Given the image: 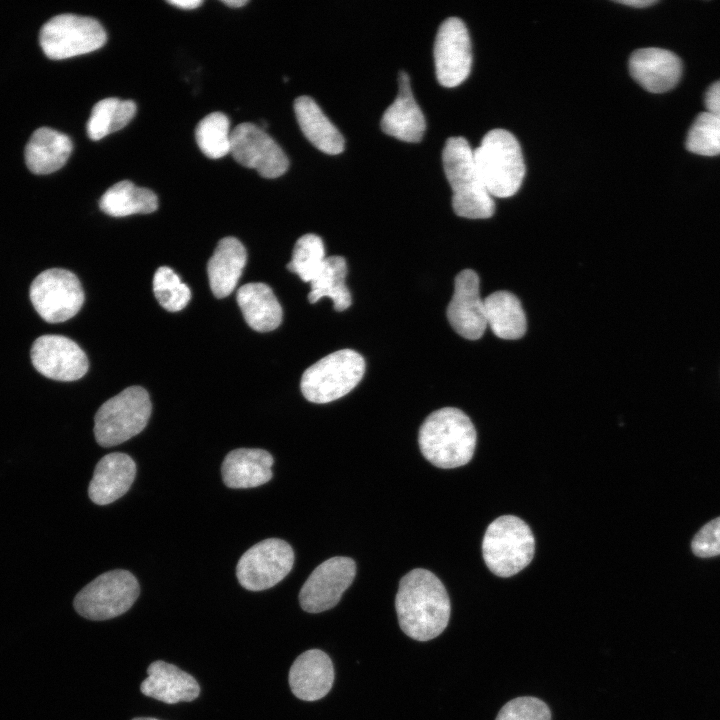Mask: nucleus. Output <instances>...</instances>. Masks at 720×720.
<instances>
[{
  "label": "nucleus",
  "mask_w": 720,
  "mask_h": 720,
  "mask_svg": "<svg viewBox=\"0 0 720 720\" xmlns=\"http://www.w3.org/2000/svg\"><path fill=\"white\" fill-rule=\"evenodd\" d=\"M222 3L226 4L229 7L233 8H239L248 3L247 0H222Z\"/></svg>",
  "instance_id": "obj_40"
},
{
  "label": "nucleus",
  "mask_w": 720,
  "mask_h": 720,
  "mask_svg": "<svg viewBox=\"0 0 720 720\" xmlns=\"http://www.w3.org/2000/svg\"><path fill=\"white\" fill-rule=\"evenodd\" d=\"M140 587L135 576L123 569L105 572L88 583L74 599L78 614L89 620H107L129 610Z\"/></svg>",
  "instance_id": "obj_8"
},
{
  "label": "nucleus",
  "mask_w": 720,
  "mask_h": 720,
  "mask_svg": "<svg viewBox=\"0 0 720 720\" xmlns=\"http://www.w3.org/2000/svg\"><path fill=\"white\" fill-rule=\"evenodd\" d=\"M107 35L94 18L76 14H60L46 22L40 31V45L45 55L62 60L101 48Z\"/></svg>",
  "instance_id": "obj_9"
},
{
  "label": "nucleus",
  "mask_w": 720,
  "mask_h": 720,
  "mask_svg": "<svg viewBox=\"0 0 720 720\" xmlns=\"http://www.w3.org/2000/svg\"><path fill=\"white\" fill-rule=\"evenodd\" d=\"M72 149L67 135L48 127L39 128L26 145V165L34 174L53 173L64 166Z\"/></svg>",
  "instance_id": "obj_24"
},
{
  "label": "nucleus",
  "mask_w": 720,
  "mask_h": 720,
  "mask_svg": "<svg viewBox=\"0 0 720 720\" xmlns=\"http://www.w3.org/2000/svg\"><path fill=\"white\" fill-rule=\"evenodd\" d=\"M272 455L263 449L238 448L224 458L221 474L224 484L233 489L253 488L267 483L273 476Z\"/></svg>",
  "instance_id": "obj_21"
},
{
  "label": "nucleus",
  "mask_w": 720,
  "mask_h": 720,
  "mask_svg": "<svg viewBox=\"0 0 720 720\" xmlns=\"http://www.w3.org/2000/svg\"><path fill=\"white\" fill-rule=\"evenodd\" d=\"M148 392L130 386L104 402L94 417V435L102 447L119 445L139 434L151 416Z\"/></svg>",
  "instance_id": "obj_6"
},
{
  "label": "nucleus",
  "mask_w": 720,
  "mask_h": 720,
  "mask_svg": "<svg viewBox=\"0 0 720 720\" xmlns=\"http://www.w3.org/2000/svg\"><path fill=\"white\" fill-rule=\"evenodd\" d=\"M477 442L470 418L455 407L440 408L427 416L418 433L423 456L434 466L451 469L467 464Z\"/></svg>",
  "instance_id": "obj_2"
},
{
  "label": "nucleus",
  "mask_w": 720,
  "mask_h": 720,
  "mask_svg": "<svg viewBox=\"0 0 720 720\" xmlns=\"http://www.w3.org/2000/svg\"><path fill=\"white\" fill-rule=\"evenodd\" d=\"M346 275L347 264L344 257L339 255L326 257L322 267L310 282L309 302L315 303L323 297H329L336 311L346 310L352 302L351 293L345 284Z\"/></svg>",
  "instance_id": "obj_29"
},
{
  "label": "nucleus",
  "mask_w": 720,
  "mask_h": 720,
  "mask_svg": "<svg viewBox=\"0 0 720 720\" xmlns=\"http://www.w3.org/2000/svg\"><path fill=\"white\" fill-rule=\"evenodd\" d=\"M686 148L702 156L720 154V118L705 111L694 120L687 134Z\"/></svg>",
  "instance_id": "obj_33"
},
{
  "label": "nucleus",
  "mask_w": 720,
  "mask_h": 720,
  "mask_svg": "<svg viewBox=\"0 0 720 720\" xmlns=\"http://www.w3.org/2000/svg\"><path fill=\"white\" fill-rule=\"evenodd\" d=\"M132 720H158V719H155V718H147V717H139V718H134V719H132Z\"/></svg>",
  "instance_id": "obj_41"
},
{
  "label": "nucleus",
  "mask_w": 720,
  "mask_h": 720,
  "mask_svg": "<svg viewBox=\"0 0 720 720\" xmlns=\"http://www.w3.org/2000/svg\"><path fill=\"white\" fill-rule=\"evenodd\" d=\"M322 239L312 233L301 236L295 243L287 268L304 282H311L325 261Z\"/></svg>",
  "instance_id": "obj_32"
},
{
  "label": "nucleus",
  "mask_w": 720,
  "mask_h": 720,
  "mask_svg": "<svg viewBox=\"0 0 720 720\" xmlns=\"http://www.w3.org/2000/svg\"><path fill=\"white\" fill-rule=\"evenodd\" d=\"M364 373L365 361L358 352L338 350L304 371L301 392L312 403H328L348 394L361 381Z\"/></svg>",
  "instance_id": "obj_7"
},
{
  "label": "nucleus",
  "mask_w": 720,
  "mask_h": 720,
  "mask_svg": "<svg viewBox=\"0 0 720 720\" xmlns=\"http://www.w3.org/2000/svg\"><path fill=\"white\" fill-rule=\"evenodd\" d=\"M535 538L528 524L514 515H503L487 527L482 555L489 570L510 577L523 570L534 557Z\"/></svg>",
  "instance_id": "obj_5"
},
{
  "label": "nucleus",
  "mask_w": 720,
  "mask_h": 720,
  "mask_svg": "<svg viewBox=\"0 0 720 720\" xmlns=\"http://www.w3.org/2000/svg\"><path fill=\"white\" fill-rule=\"evenodd\" d=\"M633 79L651 93L674 88L682 74V62L673 52L656 47L635 50L629 58Z\"/></svg>",
  "instance_id": "obj_17"
},
{
  "label": "nucleus",
  "mask_w": 720,
  "mask_h": 720,
  "mask_svg": "<svg viewBox=\"0 0 720 720\" xmlns=\"http://www.w3.org/2000/svg\"><path fill=\"white\" fill-rule=\"evenodd\" d=\"M31 360L43 376L57 381H75L88 371V358L73 340L62 335H42L31 348Z\"/></svg>",
  "instance_id": "obj_15"
},
{
  "label": "nucleus",
  "mask_w": 720,
  "mask_h": 720,
  "mask_svg": "<svg viewBox=\"0 0 720 720\" xmlns=\"http://www.w3.org/2000/svg\"><path fill=\"white\" fill-rule=\"evenodd\" d=\"M705 105L708 112L720 118V80L713 83L706 91Z\"/></svg>",
  "instance_id": "obj_37"
},
{
  "label": "nucleus",
  "mask_w": 720,
  "mask_h": 720,
  "mask_svg": "<svg viewBox=\"0 0 720 720\" xmlns=\"http://www.w3.org/2000/svg\"><path fill=\"white\" fill-rule=\"evenodd\" d=\"M691 548L696 556L702 558L720 555V517L712 519L697 532Z\"/></svg>",
  "instance_id": "obj_36"
},
{
  "label": "nucleus",
  "mask_w": 720,
  "mask_h": 720,
  "mask_svg": "<svg viewBox=\"0 0 720 720\" xmlns=\"http://www.w3.org/2000/svg\"><path fill=\"white\" fill-rule=\"evenodd\" d=\"M136 476V463L125 453L114 452L96 464L88 495L97 505L110 504L122 497Z\"/></svg>",
  "instance_id": "obj_20"
},
{
  "label": "nucleus",
  "mask_w": 720,
  "mask_h": 720,
  "mask_svg": "<svg viewBox=\"0 0 720 720\" xmlns=\"http://www.w3.org/2000/svg\"><path fill=\"white\" fill-rule=\"evenodd\" d=\"M479 289L477 273L471 269L462 270L455 278L454 293L447 307L450 325L468 340L481 338L487 328L484 299Z\"/></svg>",
  "instance_id": "obj_16"
},
{
  "label": "nucleus",
  "mask_w": 720,
  "mask_h": 720,
  "mask_svg": "<svg viewBox=\"0 0 720 720\" xmlns=\"http://www.w3.org/2000/svg\"><path fill=\"white\" fill-rule=\"evenodd\" d=\"M334 682V668L329 656L319 650H307L293 662L289 672L292 693L304 701L323 698Z\"/></svg>",
  "instance_id": "obj_18"
},
{
  "label": "nucleus",
  "mask_w": 720,
  "mask_h": 720,
  "mask_svg": "<svg viewBox=\"0 0 720 720\" xmlns=\"http://www.w3.org/2000/svg\"><path fill=\"white\" fill-rule=\"evenodd\" d=\"M148 677L141 684V692L159 701L174 704L192 701L200 693L197 681L173 664L158 660L147 669Z\"/></svg>",
  "instance_id": "obj_22"
},
{
  "label": "nucleus",
  "mask_w": 720,
  "mask_h": 720,
  "mask_svg": "<svg viewBox=\"0 0 720 720\" xmlns=\"http://www.w3.org/2000/svg\"><path fill=\"white\" fill-rule=\"evenodd\" d=\"M195 139L200 150L211 159H219L230 153L231 132L228 117L222 112H212L197 124Z\"/></svg>",
  "instance_id": "obj_31"
},
{
  "label": "nucleus",
  "mask_w": 720,
  "mask_h": 720,
  "mask_svg": "<svg viewBox=\"0 0 720 720\" xmlns=\"http://www.w3.org/2000/svg\"><path fill=\"white\" fill-rule=\"evenodd\" d=\"M84 291L71 271L52 268L41 272L30 286V300L40 317L49 323L75 316L84 303Z\"/></svg>",
  "instance_id": "obj_10"
},
{
  "label": "nucleus",
  "mask_w": 720,
  "mask_h": 720,
  "mask_svg": "<svg viewBox=\"0 0 720 720\" xmlns=\"http://www.w3.org/2000/svg\"><path fill=\"white\" fill-rule=\"evenodd\" d=\"M167 3L177 6L181 9H195L199 7L203 1L202 0H169Z\"/></svg>",
  "instance_id": "obj_38"
},
{
  "label": "nucleus",
  "mask_w": 720,
  "mask_h": 720,
  "mask_svg": "<svg viewBox=\"0 0 720 720\" xmlns=\"http://www.w3.org/2000/svg\"><path fill=\"white\" fill-rule=\"evenodd\" d=\"M230 153L241 165L255 169L264 178H277L289 166V160L265 129L250 122L231 131Z\"/></svg>",
  "instance_id": "obj_12"
},
{
  "label": "nucleus",
  "mask_w": 720,
  "mask_h": 720,
  "mask_svg": "<svg viewBox=\"0 0 720 720\" xmlns=\"http://www.w3.org/2000/svg\"><path fill=\"white\" fill-rule=\"evenodd\" d=\"M294 551L290 544L269 538L250 547L239 559L236 576L242 587L250 591L269 589L291 571Z\"/></svg>",
  "instance_id": "obj_11"
},
{
  "label": "nucleus",
  "mask_w": 720,
  "mask_h": 720,
  "mask_svg": "<svg viewBox=\"0 0 720 720\" xmlns=\"http://www.w3.org/2000/svg\"><path fill=\"white\" fill-rule=\"evenodd\" d=\"M442 162L453 191L454 212L468 219L492 217L495 203L481 179L468 141L460 136L447 139L442 152Z\"/></svg>",
  "instance_id": "obj_3"
},
{
  "label": "nucleus",
  "mask_w": 720,
  "mask_h": 720,
  "mask_svg": "<svg viewBox=\"0 0 720 720\" xmlns=\"http://www.w3.org/2000/svg\"><path fill=\"white\" fill-rule=\"evenodd\" d=\"M153 292L159 304L170 312L186 307L191 299L190 288L169 267H159L153 277Z\"/></svg>",
  "instance_id": "obj_34"
},
{
  "label": "nucleus",
  "mask_w": 720,
  "mask_h": 720,
  "mask_svg": "<svg viewBox=\"0 0 720 720\" xmlns=\"http://www.w3.org/2000/svg\"><path fill=\"white\" fill-rule=\"evenodd\" d=\"M395 608L400 628L417 641L439 636L450 617L445 586L435 574L422 568L413 569L401 578Z\"/></svg>",
  "instance_id": "obj_1"
},
{
  "label": "nucleus",
  "mask_w": 720,
  "mask_h": 720,
  "mask_svg": "<svg viewBox=\"0 0 720 720\" xmlns=\"http://www.w3.org/2000/svg\"><path fill=\"white\" fill-rule=\"evenodd\" d=\"M473 155L491 196L507 198L517 193L525 176V163L520 144L512 133L500 128L489 131Z\"/></svg>",
  "instance_id": "obj_4"
},
{
  "label": "nucleus",
  "mask_w": 720,
  "mask_h": 720,
  "mask_svg": "<svg viewBox=\"0 0 720 720\" xmlns=\"http://www.w3.org/2000/svg\"><path fill=\"white\" fill-rule=\"evenodd\" d=\"M236 299L246 323L253 330L269 332L281 324V305L267 284L247 283L238 289Z\"/></svg>",
  "instance_id": "obj_25"
},
{
  "label": "nucleus",
  "mask_w": 720,
  "mask_h": 720,
  "mask_svg": "<svg viewBox=\"0 0 720 720\" xmlns=\"http://www.w3.org/2000/svg\"><path fill=\"white\" fill-rule=\"evenodd\" d=\"M247 261L243 244L235 237L221 239L207 264V274L212 293L224 298L236 287Z\"/></svg>",
  "instance_id": "obj_23"
},
{
  "label": "nucleus",
  "mask_w": 720,
  "mask_h": 720,
  "mask_svg": "<svg viewBox=\"0 0 720 720\" xmlns=\"http://www.w3.org/2000/svg\"><path fill=\"white\" fill-rule=\"evenodd\" d=\"M294 111L303 134L317 149L330 155L343 151L342 134L311 97H298Z\"/></svg>",
  "instance_id": "obj_26"
},
{
  "label": "nucleus",
  "mask_w": 720,
  "mask_h": 720,
  "mask_svg": "<svg viewBox=\"0 0 720 720\" xmlns=\"http://www.w3.org/2000/svg\"><path fill=\"white\" fill-rule=\"evenodd\" d=\"M99 207L104 213L113 217L148 214L158 208V198L152 190L138 187L129 180H123L104 192Z\"/></svg>",
  "instance_id": "obj_28"
},
{
  "label": "nucleus",
  "mask_w": 720,
  "mask_h": 720,
  "mask_svg": "<svg viewBox=\"0 0 720 720\" xmlns=\"http://www.w3.org/2000/svg\"><path fill=\"white\" fill-rule=\"evenodd\" d=\"M136 110V104L131 100L114 97L100 100L93 106L88 119V136L97 141L124 128L135 116Z\"/></svg>",
  "instance_id": "obj_30"
},
{
  "label": "nucleus",
  "mask_w": 720,
  "mask_h": 720,
  "mask_svg": "<svg viewBox=\"0 0 720 720\" xmlns=\"http://www.w3.org/2000/svg\"><path fill=\"white\" fill-rule=\"evenodd\" d=\"M615 2L627 6H632L634 8H644L657 3V1L655 0H618Z\"/></svg>",
  "instance_id": "obj_39"
},
{
  "label": "nucleus",
  "mask_w": 720,
  "mask_h": 720,
  "mask_svg": "<svg viewBox=\"0 0 720 720\" xmlns=\"http://www.w3.org/2000/svg\"><path fill=\"white\" fill-rule=\"evenodd\" d=\"M496 720H551L548 706L535 697H518L506 703Z\"/></svg>",
  "instance_id": "obj_35"
},
{
  "label": "nucleus",
  "mask_w": 720,
  "mask_h": 720,
  "mask_svg": "<svg viewBox=\"0 0 720 720\" xmlns=\"http://www.w3.org/2000/svg\"><path fill=\"white\" fill-rule=\"evenodd\" d=\"M380 125L383 132L402 141L419 142L423 138L425 117L413 97L405 71L399 72L398 95L383 113Z\"/></svg>",
  "instance_id": "obj_19"
},
{
  "label": "nucleus",
  "mask_w": 720,
  "mask_h": 720,
  "mask_svg": "<svg viewBox=\"0 0 720 720\" xmlns=\"http://www.w3.org/2000/svg\"><path fill=\"white\" fill-rule=\"evenodd\" d=\"M356 564L349 557H332L317 566L304 582L300 593L301 608L320 613L333 608L352 584Z\"/></svg>",
  "instance_id": "obj_14"
},
{
  "label": "nucleus",
  "mask_w": 720,
  "mask_h": 720,
  "mask_svg": "<svg viewBox=\"0 0 720 720\" xmlns=\"http://www.w3.org/2000/svg\"><path fill=\"white\" fill-rule=\"evenodd\" d=\"M487 326L499 338L516 340L527 328L526 316L519 299L509 291H496L484 299Z\"/></svg>",
  "instance_id": "obj_27"
},
{
  "label": "nucleus",
  "mask_w": 720,
  "mask_h": 720,
  "mask_svg": "<svg viewBox=\"0 0 720 720\" xmlns=\"http://www.w3.org/2000/svg\"><path fill=\"white\" fill-rule=\"evenodd\" d=\"M433 53L436 77L442 86H458L468 77L472 65L471 41L460 18L449 17L441 23Z\"/></svg>",
  "instance_id": "obj_13"
}]
</instances>
